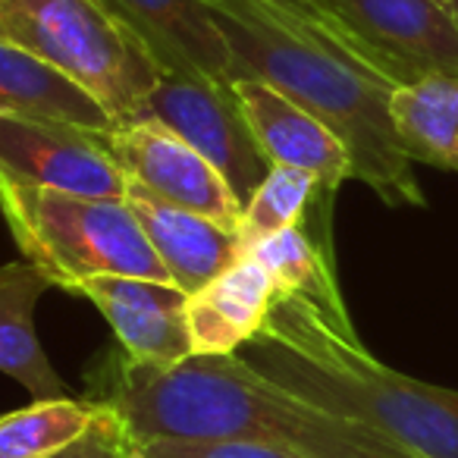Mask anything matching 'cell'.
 Masks as SVG:
<instances>
[{
	"instance_id": "cell-3",
	"label": "cell",
	"mask_w": 458,
	"mask_h": 458,
	"mask_svg": "<svg viewBox=\"0 0 458 458\" xmlns=\"http://www.w3.org/2000/svg\"><path fill=\"white\" fill-rule=\"evenodd\" d=\"M245 361L318 408L377 430L411 458H458V393L377 361L358 333L276 293Z\"/></svg>"
},
{
	"instance_id": "cell-24",
	"label": "cell",
	"mask_w": 458,
	"mask_h": 458,
	"mask_svg": "<svg viewBox=\"0 0 458 458\" xmlns=\"http://www.w3.org/2000/svg\"><path fill=\"white\" fill-rule=\"evenodd\" d=\"M437 4L445 10V16H449V20H452V26L458 29V0H437Z\"/></svg>"
},
{
	"instance_id": "cell-2",
	"label": "cell",
	"mask_w": 458,
	"mask_h": 458,
	"mask_svg": "<svg viewBox=\"0 0 458 458\" xmlns=\"http://www.w3.org/2000/svg\"><path fill=\"white\" fill-rule=\"evenodd\" d=\"M208 7L233 54L229 82L261 79L274 85L343 141L352 179L389 208H427L414 160L393 126L395 85L389 79L299 35L255 0H208Z\"/></svg>"
},
{
	"instance_id": "cell-16",
	"label": "cell",
	"mask_w": 458,
	"mask_h": 458,
	"mask_svg": "<svg viewBox=\"0 0 458 458\" xmlns=\"http://www.w3.org/2000/svg\"><path fill=\"white\" fill-rule=\"evenodd\" d=\"M0 114L60 120L91 132H107L120 123L89 89L7 41H0Z\"/></svg>"
},
{
	"instance_id": "cell-8",
	"label": "cell",
	"mask_w": 458,
	"mask_h": 458,
	"mask_svg": "<svg viewBox=\"0 0 458 458\" xmlns=\"http://www.w3.org/2000/svg\"><path fill=\"white\" fill-rule=\"evenodd\" d=\"M101 141L129 182L145 185L164 201L239 233L245 208L236 191L208 157H201L173 129L160 126L151 116H132L101 132Z\"/></svg>"
},
{
	"instance_id": "cell-20",
	"label": "cell",
	"mask_w": 458,
	"mask_h": 458,
	"mask_svg": "<svg viewBox=\"0 0 458 458\" xmlns=\"http://www.w3.org/2000/svg\"><path fill=\"white\" fill-rule=\"evenodd\" d=\"M318 191L320 185L311 173L299 170V166H270L267 179L258 185V191L242 210L239 239H242L245 251L251 255L261 242L293 226H301V216Z\"/></svg>"
},
{
	"instance_id": "cell-19",
	"label": "cell",
	"mask_w": 458,
	"mask_h": 458,
	"mask_svg": "<svg viewBox=\"0 0 458 458\" xmlns=\"http://www.w3.org/2000/svg\"><path fill=\"white\" fill-rule=\"evenodd\" d=\"M101 399H32L20 411L0 414V458H47L76 443L98 418Z\"/></svg>"
},
{
	"instance_id": "cell-9",
	"label": "cell",
	"mask_w": 458,
	"mask_h": 458,
	"mask_svg": "<svg viewBox=\"0 0 458 458\" xmlns=\"http://www.w3.org/2000/svg\"><path fill=\"white\" fill-rule=\"evenodd\" d=\"M0 176L91 198H126V176L101 132L60 120L0 114Z\"/></svg>"
},
{
	"instance_id": "cell-7",
	"label": "cell",
	"mask_w": 458,
	"mask_h": 458,
	"mask_svg": "<svg viewBox=\"0 0 458 458\" xmlns=\"http://www.w3.org/2000/svg\"><path fill=\"white\" fill-rule=\"evenodd\" d=\"M141 116H151L160 126L173 129L201 157H208L229 189L236 191L242 208L267 179L270 160L258 148L233 85L208 76H173L164 72Z\"/></svg>"
},
{
	"instance_id": "cell-12",
	"label": "cell",
	"mask_w": 458,
	"mask_h": 458,
	"mask_svg": "<svg viewBox=\"0 0 458 458\" xmlns=\"http://www.w3.org/2000/svg\"><path fill=\"white\" fill-rule=\"evenodd\" d=\"M126 204L132 208L148 242L154 245L164 267L170 270L173 286L185 295L198 293L210 280L229 270L236 261L249 258L236 229H226L195 210L164 201L145 185L126 179Z\"/></svg>"
},
{
	"instance_id": "cell-22",
	"label": "cell",
	"mask_w": 458,
	"mask_h": 458,
	"mask_svg": "<svg viewBox=\"0 0 458 458\" xmlns=\"http://www.w3.org/2000/svg\"><path fill=\"white\" fill-rule=\"evenodd\" d=\"M132 458H308L301 452L261 443H220V439H148L132 443Z\"/></svg>"
},
{
	"instance_id": "cell-10",
	"label": "cell",
	"mask_w": 458,
	"mask_h": 458,
	"mask_svg": "<svg viewBox=\"0 0 458 458\" xmlns=\"http://www.w3.org/2000/svg\"><path fill=\"white\" fill-rule=\"evenodd\" d=\"M72 293L89 299L107 318L126 361L166 370L195 355L185 320L189 295L173 283L141 276H95L79 283Z\"/></svg>"
},
{
	"instance_id": "cell-23",
	"label": "cell",
	"mask_w": 458,
	"mask_h": 458,
	"mask_svg": "<svg viewBox=\"0 0 458 458\" xmlns=\"http://www.w3.org/2000/svg\"><path fill=\"white\" fill-rule=\"evenodd\" d=\"M47 458H132V437H129L120 411L104 402L89 430L76 443H70L66 449L54 452Z\"/></svg>"
},
{
	"instance_id": "cell-11",
	"label": "cell",
	"mask_w": 458,
	"mask_h": 458,
	"mask_svg": "<svg viewBox=\"0 0 458 458\" xmlns=\"http://www.w3.org/2000/svg\"><path fill=\"white\" fill-rule=\"evenodd\" d=\"M229 85L270 166H299L311 173L327 195L352 179L349 151L318 116L261 79H236Z\"/></svg>"
},
{
	"instance_id": "cell-5",
	"label": "cell",
	"mask_w": 458,
	"mask_h": 458,
	"mask_svg": "<svg viewBox=\"0 0 458 458\" xmlns=\"http://www.w3.org/2000/svg\"><path fill=\"white\" fill-rule=\"evenodd\" d=\"M0 41L57 66L116 120L141 116L164 76L101 0H0Z\"/></svg>"
},
{
	"instance_id": "cell-18",
	"label": "cell",
	"mask_w": 458,
	"mask_h": 458,
	"mask_svg": "<svg viewBox=\"0 0 458 458\" xmlns=\"http://www.w3.org/2000/svg\"><path fill=\"white\" fill-rule=\"evenodd\" d=\"M251 258H258L267 267L280 295H295V299L318 308L343 333H355L349 308H345L343 295H339L330 258L301 233V226H293L286 233H280V236L261 242L251 251Z\"/></svg>"
},
{
	"instance_id": "cell-6",
	"label": "cell",
	"mask_w": 458,
	"mask_h": 458,
	"mask_svg": "<svg viewBox=\"0 0 458 458\" xmlns=\"http://www.w3.org/2000/svg\"><path fill=\"white\" fill-rule=\"evenodd\" d=\"M358 57L399 89L458 79V29L437 0H330Z\"/></svg>"
},
{
	"instance_id": "cell-17",
	"label": "cell",
	"mask_w": 458,
	"mask_h": 458,
	"mask_svg": "<svg viewBox=\"0 0 458 458\" xmlns=\"http://www.w3.org/2000/svg\"><path fill=\"white\" fill-rule=\"evenodd\" d=\"M389 114L414 164L458 173V79L433 76L399 85Z\"/></svg>"
},
{
	"instance_id": "cell-15",
	"label": "cell",
	"mask_w": 458,
	"mask_h": 458,
	"mask_svg": "<svg viewBox=\"0 0 458 458\" xmlns=\"http://www.w3.org/2000/svg\"><path fill=\"white\" fill-rule=\"evenodd\" d=\"M54 283L35 264L13 261L0 267V374H7L32 399H64L66 383L47 361L35 333V305Z\"/></svg>"
},
{
	"instance_id": "cell-1",
	"label": "cell",
	"mask_w": 458,
	"mask_h": 458,
	"mask_svg": "<svg viewBox=\"0 0 458 458\" xmlns=\"http://www.w3.org/2000/svg\"><path fill=\"white\" fill-rule=\"evenodd\" d=\"M101 402L120 411L132 443L220 439L280 445L308 458H411L377 430L324 411L239 355H191L166 370L120 358Z\"/></svg>"
},
{
	"instance_id": "cell-13",
	"label": "cell",
	"mask_w": 458,
	"mask_h": 458,
	"mask_svg": "<svg viewBox=\"0 0 458 458\" xmlns=\"http://www.w3.org/2000/svg\"><path fill=\"white\" fill-rule=\"evenodd\" d=\"M104 7L151 51L154 64L173 76H208L229 82L226 38L208 0H101Z\"/></svg>"
},
{
	"instance_id": "cell-14",
	"label": "cell",
	"mask_w": 458,
	"mask_h": 458,
	"mask_svg": "<svg viewBox=\"0 0 458 458\" xmlns=\"http://www.w3.org/2000/svg\"><path fill=\"white\" fill-rule=\"evenodd\" d=\"M276 299V286L258 258H242L216 280L189 295L191 352L195 355H236L261 333Z\"/></svg>"
},
{
	"instance_id": "cell-4",
	"label": "cell",
	"mask_w": 458,
	"mask_h": 458,
	"mask_svg": "<svg viewBox=\"0 0 458 458\" xmlns=\"http://www.w3.org/2000/svg\"><path fill=\"white\" fill-rule=\"evenodd\" d=\"M0 214L22 261L66 293L95 276L173 283L126 198H91L0 176Z\"/></svg>"
},
{
	"instance_id": "cell-21",
	"label": "cell",
	"mask_w": 458,
	"mask_h": 458,
	"mask_svg": "<svg viewBox=\"0 0 458 458\" xmlns=\"http://www.w3.org/2000/svg\"><path fill=\"white\" fill-rule=\"evenodd\" d=\"M255 4L267 10V13H274L276 20H283L286 26H293L295 32L305 35V38L318 41V45L330 47V51L343 54V57H352V60H358V64H364L355 47H352L349 35L343 32V26H339L336 16H333L330 0H255Z\"/></svg>"
}]
</instances>
